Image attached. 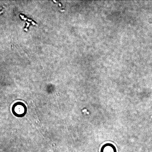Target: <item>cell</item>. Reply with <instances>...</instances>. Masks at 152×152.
<instances>
[{"instance_id":"cell-3","label":"cell","mask_w":152,"mask_h":152,"mask_svg":"<svg viewBox=\"0 0 152 152\" xmlns=\"http://www.w3.org/2000/svg\"><path fill=\"white\" fill-rule=\"evenodd\" d=\"M24 30H26V31H27V30H28V29H27L26 28H25L24 29Z\"/></svg>"},{"instance_id":"cell-2","label":"cell","mask_w":152,"mask_h":152,"mask_svg":"<svg viewBox=\"0 0 152 152\" xmlns=\"http://www.w3.org/2000/svg\"><path fill=\"white\" fill-rule=\"evenodd\" d=\"M26 23H27V26H26V27H28L29 26V25L30 24V23H29L27 22H26Z\"/></svg>"},{"instance_id":"cell-1","label":"cell","mask_w":152,"mask_h":152,"mask_svg":"<svg viewBox=\"0 0 152 152\" xmlns=\"http://www.w3.org/2000/svg\"><path fill=\"white\" fill-rule=\"evenodd\" d=\"M100 152H117L115 146L113 144L106 143L103 145L100 149Z\"/></svg>"}]
</instances>
